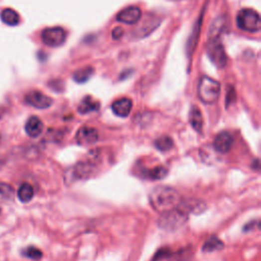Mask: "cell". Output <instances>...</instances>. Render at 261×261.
I'll list each match as a JSON object with an SVG mask.
<instances>
[{
	"mask_svg": "<svg viewBox=\"0 0 261 261\" xmlns=\"http://www.w3.org/2000/svg\"><path fill=\"white\" fill-rule=\"evenodd\" d=\"M0 18L7 26H16L19 23V14L12 8H4L0 12Z\"/></svg>",
	"mask_w": 261,
	"mask_h": 261,
	"instance_id": "16",
	"label": "cell"
},
{
	"mask_svg": "<svg viewBox=\"0 0 261 261\" xmlns=\"http://www.w3.org/2000/svg\"><path fill=\"white\" fill-rule=\"evenodd\" d=\"M154 146L161 152H166L168 150H170L173 146V141L171 138L167 137V136H163L158 138L155 142H154Z\"/></svg>",
	"mask_w": 261,
	"mask_h": 261,
	"instance_id": "23",
	"label": "cell"
},
{
	"mask_svg": "<svg viewBox=\"0 0 261 261\" xmlns=\"http://www.w3.org/2000/svg\"><path fill=\"white\" fill-rule=\"evenodd\" d=\"M95 169H96V164L92 159L80 161L72 169V176H71L72 181L89 178Z\"/></svg>",
	"mask_w": 261,
	"mask_h": 261,
	"instance_id": "7",
	"label": "cell"
},
{
	"mask_svg": "<svg viewBox=\"0 0 261 261\" xmlns=\"http://www.w3.org/2000/svg\"><path fill=\"white\" fill-rule=\"evenodd\" d=\"M234 144V137L231 133L226 132H221L217 135L213 141V147L214 149L220 152V153H228L231 150Z\"/></svg>",
	"mask_w": 261,
	"mask_h": 261,
	"instance_id": "11",
	"label": "cell"
},
{
	"mask_svg": "<svg viewBox=\"0 0 261 261\" xmlns=\"http://www.w3.org/2000/svg\"><path fill=\"white\" fill-rule=\"evenodd\" d=\"M0 143H1V134H0Z\"/></svg>",
	"mask_w": 261,
	"mask_h": 261,
	"instance_id": "28",
	"label": "cell"
},
{
	"mask_svg": "<svg viewBox=\"0 0 261 261\" xmlns=\"http://www.w3.org/2000/svg\"><path fill=\"white\" fill-rule=\"evenodd\" d=\"M93 73H94V69L93 68L86 67L84 69H81V70L77 71L74 74V80L77 83H86L87 81H88L92 77Z\"/></svg>",
	"mask_w": 261,
	"mask_h": 261,
	"instance_id": "22",
	"label": "cell"
},
{
	"mask_svg": "<svg viewBox=\"0 0 261 261\" xmlns=\"http://www.w3.org/2000/svg\"><path fill=\"white\" fill-rule=\"evenodd\" d=\"M168 170L164 166H156L146 171V177L151 180H162L166 177Z\"/></svg>",
	"mask_w": 261,
	"mask_h": 261,
	"instance_id": "21",
	"label": "cell"
},
{
	"mask_svg": "<svg viewBox=\"0 0 261 261\" xmlns=\"http://www.w3.org/2000/svg\"><path fill=\"white\" fill-rule=\"evenodd\" d=\"M26 102L38 110H46L52 105V99L40 91L34 90L26 95Z\"/></svg>",
	"mask_w": 261,
	"mask_h": 261,
	"instance_id": "8",
	"label": "cell"
},
{
	"mask_svg": "<svg viewBox=\"0 0 261 261\" xmlns=\"http://www.w3.org/2000/svg\"><path fill=\"white\" fill-rule=\"evenodd\" d=\"M5 163V157L3 155L0 154V168H1Z\"/></svg>",
	"mask_w": 261,
	"mask_h": 261,
	"instance_id": "27",
	"label": "cell"
},
{
	"mask_svg": "<svg viewBox=\"0 0 261 261\" xmlns=\"http://www.w3.org/2000/svg\"><path fill=\"white\" fill-rule=\"evenodd\" d=\"M17 197L20 202H23V203L30 202L34 197L33 187L27 183L21 185L17 191Z\"/></svg>",
	"mask_w": 261,
	"mask_h": 261,
	"instance_id": "18",
	"label": "cell"
},
{
	"mask_svg": "<svg viewBox=\"0 0 261 261\" xmlns=\"http://www.w3.org/2000/svg\"><path fill=\"white\" fill-rule=\"evenodd\" d=\"M235 99H236V94H235V91H234V89L232 88L230 91H228V95H227V106H229V105H231L234 101H235Z\"/></svg>",
	"mask_w": 261,
	"mask_h": 261,
	"instance_id": "25",
	"label": "cell"
},
{
	"mask_svg": "<svg viewBox=\"0 0 261 261\" xmlns=\"http://www.w3.org/2000/svg\"><path fill=\"white\" fill-rule=\"evenodd\" d=\"M208 55L212 62L219 68H225L228 58L222 43V36H209L208 38Z\"/></svg>",
	"mask_w": 261,
	"mask_h": 261,
	"instance_id": "5",
	"label": "cell"
},
{
	"mask_svg": "<svg viewBox=\"0 0 261 261\" xmlns=\"http://www.w3.org/2000/svg\"><path fill=\"white\" fill-rule=\"evenodd\" d=\"M112 108L116 116L120 118H127L132 111L133 102L129 98H121L114 102Z\"/></svg>",
	"mask_w": 261,
	"mask_h": 261,
	"instance_id": "12",
	"label": "cell"
},
{
	"mask_svg": "<svg viewBox=\"0 0 261 261\" xmlns=\"http://www.w3.org/2000/svg\"><path fill=\"white\" fill-rule=\"evenodd\" d=\"M99 107H100V104L98 101L93 99V97L91 96H87L81 101L78 111L82 115H87L89 113L97 112L99 110Z\"/></svg>",
	"mask_w": 261,
	"mask_h": 261,
	"instance_id": "15",
	"label": "cell"
},
{
	"mask_svg": "<svg viewBox=\"0 0 261 261\" xmlns=\"http://www.w3.org/2000/svg\"><path fill=\"white\" fill-rule=\"evenodd\" d=\"M99 138L98 130L92 127H82L76 135V141L79 145L89 146L97 142Z\"/></svg>",
	"mask_w": 261,
	"mask_h": 261,
	"instance_id": "9",
	"label": "cell"
},
{
	"mask_svg": "<svg viewBox=\"0 0 261 261\" xmlns=\"http://www.w3.org/2000/svg\"><path fill=\"white\" fill-rule=\"evenodd\" d=\"M190 123L193 127V129L197 132H200L203 127V118L201 115V112L198 107H192L190 112Z\"/></svg>",
	"mask_w": 261,
	"mask_h": 261,
	"instance_id": "17",
	"label": "cell"
},
{
	"mask_svg": "<svg viewBox=\"0 0 261 261\" xmlns=\"http://www.w3.org/2000/svg\"><path fill=\"white\" fill-rule=\"evenodd\" d=\"M236 21L238 27L243 31L257 33L260 31L261 21L257 11L251 8H244L238 12Z\"/></svg>",
	"mask_w": 261,
	"mask_h": 261,
	"instance_id": "4",
	"label": "cell"
},
{
	"mask_svg": "<svg viewBox=\"0 0 261 261\" xmlns=\"http://www.w3.org/2000/svg\"><path fill=\"white\" fill-rule=\"evenodd\" d=\"M188 216L189 214L185 211V209L178 205L176 208L161 213V216L158 220V226L164 231H176L186 224Z\"/></svg>",
	"mask_w": 261,
	"mask_h": 261,
	"instance_id": "2",
	"label": "cell"
},
{
	"mask_svg": "<svg viewBox=\"0 0 261 261\" xmlns=\"http://www.w3.org/2000/svg\"><path fill=\"white\" fill-rule=\"evenodd\" d=\"M26 133L31 138L39 137L43 132V123L38 117H31L25 126Z\"/></svg>",
	"mask_w": 261,
	"mask_h": 261,
	"instance_id": "14",
	"label": "cell"
},
{
	"mask_svg": "<svg viewBox=\"0 0 261 261\" xmlns=\"http://www.w3.org/2000/svg\"><path fill=\"white\" fill-rule=\"evenodd\" d=\"M23 255L30 258V259H33V260H39L42 258L43 256V253L42 251H40L38 248L36 247H33V246H30L28 248H26L24 251H23Z\"/></svg>",
	"mask_w": 261,
	"mask_h": 261,
	"instance_id": "24",
	"label": "cell"
},
{
	"mask_svg": "<svg viewBox=\"0 0 261 261\" xmlns=\"http://www.w3.org/2000/svg\"><path fill=\"white\" fill-rule=\"evenodd\" d=\"M142 16V11L137 6H130L122 11H120L117 15V19L121 23L128 24V25H134L138 23L139 19Z\"/></svg>",
	"mask_w": 261,
	"mask_h": 261,
	"instance_id": "10",
	"label": "cell"
},
{
	"mask_svg": "<svg viewBox=\"0 0 261 261\" xmlns=\"http://www.w3.org/2000/svg\"><path fill=\"white\" fill-rule=\"evenodd\" d=\"M149 200L154 210L163 213L176 208L181 202V196L176 189L167 186H158L150 192Z\"/></svg>",
	"mask_w": 261,
	"mask_h": 261,
	"instance_id": "1",
	"label": "cell"
},
{
	"mask_svg": "<svg viewBox=\"0 0 261 261\" xmlns=\"http://www.w3.org/2000/svg\"><path fill=\"white\" fill-rule=\"evenodd\" d=\"M182 208L185 209V211L190 214H200L203 211L206 210L207 206L205 202L198 200V199H191V200H186V201H181L179 204Z\"/></svg>",
	"mask_w": 261,
	"mask_h": 261,
	"instance_id": "13",
	"label": "cell"
},
{
	"mask_svg": "<svg viewBox=\"0 0 261 261\" xmlns=\"http://www.w3.org/2000/svg\"><path fill=\"white\" fill-rule=\"evenodd\" d=\"M224 248V243L222 240H220L217 237H211L205 242V244L202 247V250L204 252H214V251H220Z\"/></svg>",
	"mask_w": 261,
	"mask_h": 261,
	"instance_id": "20",
	"label": "cell"
},
{
	"mask_svg": "<svg viewBox=\"0 0 261 261\" xmlns=\"http://www.w3.org/2000/svg\"><path fill=\"white\" fill-rule=\"evenodd\" d=\"M123 30L121 29V28H117V29H115L114 30V32H113V37L115 38V39H120L121 37H122V35H123Z\"/></svg>",
	"mask_w": 261,
	"mask_h": 261,
	"instance_id": "26",
	"label": "cell"
},
{
	"mask_svg": "<svg viewBox=\"0 0 261 261\" xmlns=\"http://www.w3.org/2000/svg\"><path fill=\"white\" fill-rule=\"evenodd\" d=\"M14 198V190L11 186L0 182V203H8Z\"/></svg>",
	"mask_w": 261,
	"mask_h": 261,
	"instance_id": "19",
	"label": "cell"
},
{
	"mask_svg": "<svg viewBox=\"0 0 261 261\" xmlns=\"http://www.w3.org/2000/svg\"><path fill=\"white\" fill-rule=\"evenodd\" d=\"M0 212H1V209H0Z\"/></svg>",
	"mask_w": 261,
	"mask_h": 261,
	"instance_id": "29",
	"label": "cell"
},
{
	"mask_svg": "<svg viewBox=\"0 0 261 261\" xmlns=\"http://www.w3.org/2000/svg\"><path fill=\"white\" fill-rule=\"evenodd\" d=\"M221 94L220 83L207 77L203 76L200 79L198 85V96L200 100L206 104H213L219 99Z\"/></svg>",
	"mask_w": 261,
	"mask_h": 261,
	"instance_id": "3",
	"label": "cell"
},
{
	"mask_svg": "<svg viewBox=\"0 0 261 261\" xmlns=\"http://www.w3.org/2000/svg\"><path fill=\"white\" fill-rule=\"evenodd\" d=\"M42 41L49 47L61 46L67 39V33L60 27L47 28L41 34Z\"/></svg>",
	"mask_w": 261,
	"mask_h": 261,
	"instance_id": "6",
	"label": "cell"
}]
</instances>
